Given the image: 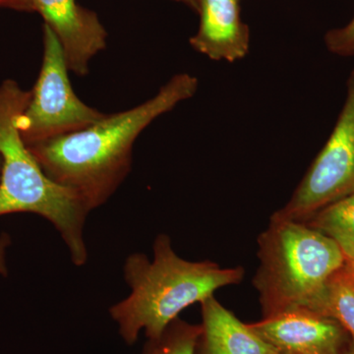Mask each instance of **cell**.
<instances>
[{"label": "cell", "instance_id": "6da1fadb", "mask_svg": "<svg viewBox=\"0 0 354 354\" xmlns=\"http://www.w3.org/2000/svg\"><path fill=\"white\" fill-rule=\"evenodd\" d=\"M199 80L189 73L171 77L157 94L79 131L28 146L51 180L74 191L90 211L104 206L124 183L133 148L142 132L162 114L196 95Z\"/></svg>", "mask_w": 354, "mask_h": 354}, {"label": "cell", "instance_id": "7a4b0ae2", "mask_svg": "<svg viewBox=\"0 0 354 354\" xmlns=\"http://www.w3.org/2000/svg\"><path fill=\"white\" fill-rule=\"evenodd\" d=\"M244 276L242 267L183 259L174 251L171 237L158 234L152 260L140 252L125 259L123 278L130 293L109 307V316L128 346L136 344L141 332L147 339H157L184 309L201 304L221 288L239 285Z\"/></svg>", "mask_w": 354, "mask_h": 354}, {"label": "cell", "instance_id": "3957f363", "mask_svg": "<svg viewBox=\"0 0 354 354\" xmlns=\"http://www.w3.org/2000/svg\"><path fill=\"white\" fill-rule=\"evenodd\" d=\"M30 91L16 81L0 84V216L34 214L50 221L77 267L88 262L86 221L91 213L74 191L46 176L21 136L20 120Z\"/></svg>", "mask_w": 354, "mask_h": 354}, {"label": "cell", "instance_id": "277c9868", "mask_svg": "<svg viewBox=\"0 0 354 354\" xmlns=\"http://www.w3.org/2000/svg\"><path fill=\"white\" fill-rule=\"evenodd\" d=\"M257 242L259 267L252 285L263 318L306 307L346 264L332 239L300 221L271 218Z\"/></svg>", "mask_w": 354, "mask_h": 354}, {"label": "cell", "instance_id": "5b68a950", "mask_svg": "<svg viewBox=\"0 0 354 354\" xmlns=\"http://www.w3.org/2000/svg\"><path fill=\"white\" fill-rule=\"evenodd\" d=\"M69 72L59 41L44 25L43 64L20 120L26 145L79 131L106 115L79 99L70 82Z\"/></svg>", "mask_w": 354, "mask_h": 354}, {"label": "cell", "instance_id": "8992f818", "mask_svg": "<svg viewBox=\"0 0 354 354\" xmlns=\"http://www.w3.org/2000/svg\"><path fill=\"white\" fill-rule=\"evenodd\" d=\"M354 192V68L334 129L276 220H310L320 209Z\"/></svg>", "mask_w": 354, "mask_h": 354}, {"label": "cell", "instance_id": "52a82bcc", "mask_svg": "<svg viewBox=\"0 0 354 354\" xmlns=\"http://www.w3.org/2000/svg\"><path fill=\"white\" fill-rule=\"evenodd\" d=\"M247 325L278 354H344L351 342L341 324L306 307Z\"/></svg>", "mask_w": 354, "mask_h": 354}, {"label": "cell", "instance_id": "ba28073f", "mask_svg": "<svg viewBox=\"0 0 354 354\" xmlns=\"http://www.w3.org/2000/svg\"><path fill=\"white\" fill-rule=\"evenodd\" d=\"M32 4L59 41L69 71L87 75L90 62L106 48L108 41L99 16L77 0H32Z\"/></svg>", "mask_w": 354, "mask_h": 354}, {"label": "cell", "instance_id": "9c48e42d", "mask_svg": "<svg viewBox=\"0 0 354 354\" xmlns=\"http://www.w3.org/2000/svg\"><path fill=\"white\" fill-rule=\"evenodd\" d=\"M200 23L190 46L215 62L243 59L250 50V30L242 21L241 0H198Z\"/></svg>", "mask_w": 354, "mask_h": 354}, {"label": "cell", "instance_id": "30bf717a", "mask_svg": "<svg viewBox=\"0 0 354 354\" xmlns=\"http://www.w3.org/2000/svg\"><path fill=\"white\" fill-rule=\"evenodd\" d=\"M200 304L201 334L195 354H278L214 295Z\"/></svg>", "mask_w": 354, "mask_h": 354}, {"label": "cell", "instance_id": "8fae6325", "mask_svg": "<svg viewBox=\"0 0 354 354\" xmlns=\"http://www.w3.org/2000/svg\"><path fill=\"white\" fill-rule=\"evenodd\" d=\"M305 223L332 239L346 262L354 261V192L328 205Z\"/></svg>", "mask_w": 354, "mask_h": 354}, {"label": "cell", "instance_id": "7c38bea8", "mask_svg": "<svg viewBox=\"0 0 354 354\" xmlns=\"http://www.w3.org/2000/svg\"><path fill=\"white\" fill-rule=\"evenodd\" d=\"M306 308L335 319L354 342V283L344 267L328 281Z\"/></svg>", "mask_w": 354, "mask_h": 354}, {"label": "cell", "instance_id": "4fadbf2b", "mask_svg": "<svg viewBox=\"0 0 354 354\" xmlns=\"http://www.w3.org/2000/svg\"><path fill=\"white\" fill-rule=\"evenodd\" d=\"M201 325L177 318L157 339H147L139 354H195Z\"/></svg>", "mask_w": 354, "mask_h": 354}, {"label": "cell", "instance_id": "5bb4252c", "mask_svg": "<svg viewBox=\"0 0 354 354\" xmlns=\"http://www.w3.org/2000/svg\"><path fill=\"white\" fill-rule=\"evenodd\" d=\"M324 43L333 55L342 57H354V15L348 24L326 32Z\"/></svg>", "mask_w": 354, "mask_h": 354}, {"label": "cell", "instance_id": "9a60e30c", "mask_svg": "<svg viewBox=\"0 0 354 354\" xmlns=\"http://www.w3.org/2000/svg\"><path fill=\"white\" fill-rule=\"evenodd\" d=\"M0 172H1V158H0ZM11 244L10 237L3 234L0 236V276L6 277L8 274L7 266V249Z\"/></svg>", "mask_w": 354, "mask_h": 354}, {"label": "cell", "instance_id": "2e32d148", "mask_svg": "<svg viewBox=\"0 0 354 354\" xmlns=\"http://www.w3.org/2000/svg\"><path fill=\"white\" fill-rule=\"evenodd\" d=\"M0 8H10L14 10L34 12L32 0H0Z\"/></svg>", "mask_w": 354, "mask_h": 354}, {"label": "cell", "instance_id": "e0dca14e", "mask_svg": "<svg viewBox=\"0 0 354 354\" xmlns=\"http://www.w3.org/2000/svg\"><path fill=\"white\" fill-rule=\"evenodd\" d=\"M172 1L179 2V3L185 4L186 6L190 7V8L197 10L198 0H172Z\"/></svg>", "mask_w": 354, "mask_h": 354}, {"label": "cell", "instance_id": "ac0fdd59", "mask_svg": "<svg viewBox=\"0 0 354 354\" xmlns=\"http://www.w3.org/2000/svg\"><path fill=\"white\" fill-rule=\"evenodd\" d=\"M344 271L354 283V263L346 262V266H344Z\"/></svg>", "mask_w": 354, "mask_h": 354}, {"label": "cell", "instance_id": "d6986e66", "mask_svg": "<svg viewBox=\"0 0 354 354\" xmlns=\"http://www.w3.org/2000/svg\"><path fill=\"white\" fill-rule=\"evenodd\" d=\"M344 354H354V342H351V344H349L348 348L346 349V353Z\"/></svg>", "mask_w": 354, "mask_h": 354}, {"label": "cell", "instance_id": "ffe728a7", "mask_svg": "<svg viewBox=\"0 0 354 354\" xmlns=\"http://www.w3.org/2000/svg\"><path fill=\"white\" fill-rule=\"evenodd\" d=\"M348 262L354 263V261H348Z\"/></svg>", "mask_w": 354, "mask_h": 354}]
</instances>
